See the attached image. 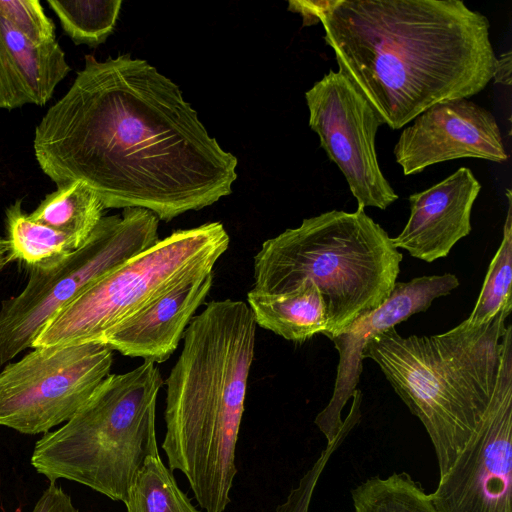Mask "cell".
<instances>
[{
	"label": "cell",
	"mask_w": 512,
	"mask_h": 512,
	"mask_svg": "<svg viewBox=\"0 0 512 512\" xmlns=\"http://www.w3.org/2000/svg\"><path fill=\"white\" fill-rule=\"evenodd\" d=\"M458 286L459 279L451 273L396 282L390 297L379 308L356 319L330 339L339 353L336 378L328 404L314 420L327 443L337 437L344 425L342 410L357 390L367 342L412 315L426 311L436 298L450 294Z\"/></svg>",
	"instance_id": "obj_13"
},
{
	"label": "cell",
	"mask_w": 512,
	"mask_h": 512,
	"mask_svg": "<svg viewBox=\"0 0 512 512\" xmlns=\"http://www.w3.org/2000/svg\"><path fill=\"white\" fill-rule=\"evenodd\" d=\"M0 15L35 45L55 41V28L37 0H0Z\"/></svg>",
	"instance_id": "obj_24"
},
{
	"label": "cell",
	"mask_w": 512,
	"mask_h": 512,
	"mask_svg": "<svg viewBox=\"0 0 512 512\" xmlns=\"http://www.w3.org/2000/svg\"><path fill=\"white\" fill-rule=\"evenodd\" d=\"M256 326L245 302H209L186 328L165 382L168 468L184 474L205 512L230 503Z\"/></svg>",
	"instance_id": "obj_3"
},
{
	"label": "cell",
	"mask_w": 512,
	"mask_h": 512,
	"mask_svg": "<svg viewBox=\"0 0 512 512\" xmlns=\"http://www.w3.org/2000/svg\"><path fill=\"white\" fill-rule=\"evenodd\" d=\"M69 71L56 40L35 45L0 15V108L45 105Z\"/></svg>",
	"instance_id": "obj_16"
},
{
	"label": "cell",
	"mask_w": 512,
	"mask_h": 512,
	"mask_svg": "<svg viewBox=\"0 0 512 512\" xmlns=\"http://www.w3.org/2000/svg\"><path fill=\"white\" fill-rule=\"evenodd\" d=\"M229 242L220 222L177 230L159 239L61 308L32 348L102 343L112 328L181 282L212 272Z\"/></svg>",
	"instance_id": "obj_7"
},
{
	"label": "cell",
	"mask_w": 512,
	"mask_h": 512,
	"mask_svg": "<svg viewBox=\"0 0 512 512\" xmlns=\"http://www.w3.org/2000/svg\"><path fill=\"white\" fill-rule=\"evenodd\" d=\"M288 9L304 25L322 23L338 70L393 130L492 79L489 20L463 1H290Z\"/></svg>",
	"instance_id": "obj_2"
},
{
	"label": "cell",
	"mask_w": 512,
	"mask_h": 512,
	"mask_svg": "<svg viewBox=\"0 0 512 512\" xmlns=\"http://www.w3.org/2000/svg\"><path fill=\"white\" fill-rule=\"evenodd\" d=\"M393 152L404 175L461 158L508 159L495 117L466 98L437 103L419 114L402 130Z\"/></svg>",
	"instance_id": "obj_12"
},
{
	"label": "cell",
	"mask_w": 512,
	"mask_h": 512,
	"mask_svg": "<svg viewBox=\"0 0 512 512\" xmlns=\"http://www.w3.org/2000/svg\"><path fill=\"white\" fill-rule=\"evenodd\" d=\"M355 512H437L430 494L407 472L372 476L351 490Z\"/></svg>",
	"instance_id": "obj_21"
},
{
	"label": "cell",
	"mask_w": 512,
	"mask_h": 512,
	"mask_svg": "<svg viewBox=\"0 0 512 512\" xmlns=\"http://www.w3.org/2000/svg\"><path fill=\"white\" fill-rule=\"evenodd\" d=\"M104 209L98 195L87 184L72 181L47 195L29 217L65 233L80 247L103 217Z\"/></svg>",
	"instance_id": "obj_18"
},
{
	"label": "cell",
	"mask_w": 512,
	"mask_h": 512,
	"mask_svg": "<svg viewBox=\"0 0 512 512\" xmlns=\"http://www.w3.org/2000/svg\"><path fill=\"white\" fill-rule=\"evenodd\" d=\"M511 71H512V53L508 51L496 58L492 79L495 83L502 85H511Z\"/></svg>",
	"instance_id": "obj_26"
},
{
	"label": "cell",
	"mask_w": 512,
	"mask_h": 512,
	"mask_svg": "<svg viewBox=\"0 0 512 512\" xmlns=\"http://www.w3.org/2000/svg\"><path fill=\"white\" fill-rule=\"evenodd\" d=\"M62 28L76 44L96 46L114 31L121 0H48Z\"/></svg>",
	"instance_id": "obj_23"
},
{
	"label": "cell",
	"mask_w": 512,
	"mask_h": 512,
	"mask_svg": "<svg viewBox=\"0 0 512 512\" xmlns=\"http://www.w3.org/2000/svg\"><path fill=\"white\" fill-rule=\"evenodd\" d=\"M437 512H512V325L487 415L430 494Z\"/></svg>",
	"instance_id": "obj_11"
},
{
	"label": "cell",
	"mask_w": 512,
	"mask_h": 512,
	"mask_svg": "<svg viewBox=\"0 0 512 512\" xmlns=\"http://www.w3.org/2000/svg\"><path fill=\"white\" fill-rule=\"evenodd\" d=\"M511 310L473 325L465 319L436 335L401 336L395 327L372 337V359L410 412L424 426L439 476L453 466L482 425L498 382L502 337Z\"/></svg>",
	"instance_id": "obj_4"
},
{
	"label": "cell",
	"mask_w": 512,
	"mask_h": 512,
	"mask_svg": "<svg viewBox=\"0 0 512 512\" xmlns=\"http://www.w3.org/2000/svg\"><path fill=\"white\" fill-rule=\"evenodd\" d=\"M11 261L10 243L8 239L0 237V272Z\"/></svg>",
	"instance_id": "obj_27"
},
{
	"label": "cell",
	"mask_w": 512,
	"mask_h": 512,
	"mask_svg": "<svg viewBox=\"0 0 512 512\" xmlns=\"http://www.w3.org/2000/svg\"><path fill=\"white\" fill-rule=\"evenodd\" d=\"M403 254L364 209L306 218L263 242L254 257V290L285 293L310 280L326 307L329 339L391 295Z\"/></svg>",
	"instance_id": "obj_5"
},
{
	"label": "cell",
	"mask_w": 512,
	"mask_h": 512,
	"mask_svg": "<svg viewBox=\"0 0 512 512\" xmlns=\"http://www.w3.org/2000/svg\"><path fill=\"white\" fill-rule=\"evenodd\" d=\"M156 363L109 374L65 424L36 442L31 465L50 483L66 479L125 502L146 456L157 445Z\"/></svg>",
	"instance_id": "obj_6"
},
{
	"label": "cell",
	"mask_w": 512,
	"mask_h": 512,
	"mask_svg": "<svg viewBox=\"0 0 512 512\" xmlns=\"http://www.w3.org/2000/svg\"><path fill=\"white\" fill-rule=\"evenodd\" d=\"M213 283V271L189 278L112 328L102 343L129 357L166 361L177 349Z\"/></svg>",
	"instance_id": "obj_15"
},
{
	"label": "cell",
	"mask_w": 512,
	"mask_h": 512,
	"mask_svg": "<svg viewBox=\"0 0 512 512\" xmlns=\"http://www.w3.org/2000/svg\"><path fill=\"white\" fill-rule=\"evenodd\" d=\"M248 306L256 325L286 340L304 342L323 334L327 326L326 307L319 288L310 280L296 289L279 294H247Z\"/></svg>",
	"instance_id": "obj_17"
},
{
	"label": "cell",
	"mask_w": 512,
	"mask_h": 512,
	"mask_svg": "<svg viewBox=\"0 0 512 512\" xmlns=\"http://www.w3.org/2000/svg\"><path fill=\"white\" fill-rule=\"evenodd\" d=\"M344 440L345 437L340 434L332 442L327 443L316 461L300 478L297 485L290 490L286 499L276 507L275 512H309L320 477L330 457Z\"/></svg>",
	"instance_id": "obj_25"
},
{
	"label": "cell",
	"mask_w": 512,
	"mask_h": 512,
	"mask_svg": "<svg viewBox=\"0 0 512 512\" xmlns=\"http://www.w3.org/2000/svg\"><path fill=\"white\" fill-rule=\"evenodd\" d=\"M112 363L101 342L34 348L0 372V426L35 435L67 422Z\"/></svg>",
	"instance_id": "obj_9"
},
{
	"label": "cell",
	"mask_w": 512,
	"mask_h": 512,
	"mask_svg": "<svg viewBox=\"0 0 512 512\" xmlns=\"http://www.w3.org/2000/svg\"><path fill=\"white\" fill-rule=\"evenodd\" d=\"M6 221L12 261L29 268L57 261L79 247L65 233L32 220L22 210L21 201L9 206Z\"/></svg>",
	"instance_id": "obj_19"
},
{
	"label": "cell",
	"mask_w": 512,
	"mask_h": 512,
	"mask_svg": "<svg viewBox=\"0 0 512 512\" xmlns=\"http://www.w3.org/2000/svg\"><path fill=\"white\" fill-rule=\"evenodd\" d=\"M124 504L126 512H200L164 465L157 445L136 473Z\"/></svg>",
	"instance_id": "obj_20"
},
{
	"label": "cell",
	"mask_w": 512,
	"mask_h": 512,
	"mask_svg": "<svg viewBox=\"0 0 512 512\" xmlns=\"http://www.w3.org/2000/svg\"><path fill=\"white\" fill-rule=\"evenodd\" d=\"M41 170L87 184L104 208L170 221L232 192L238 160L210 136L180 87L146 60L85 56L68 92L35 130Z\"/></svg>",
	"instance_id": "obj_1"
},
{
	"label": "cell",
	"mask_w": 512,
	"mask_h": 512,
	"mask_svg": "<svg viewBox=\"0 0 512 512\" xmlns=\"http://www.w3.org/2000/svg\"><path fill=\"white\" fill-rule=\"evenodd\" d=\"M507 213L503 237L488 267L476 304L467 321L482 325L492 320L501 310L512 309V192L506 190Z\"/></svg>",
	"instance_id": "obj_22"
},
{
	"label": "cell",
	"mask_w": 512,
	"mask_h": 512,
	"mask_svg": "<svg viewBox=\"0 0 512 512\" xmlns=\"http://www.w3.org/2000/svg\"><path fill=\"white\" fill-rule=\"evenodd\" d=\"M309 126L345 177L358 208L385 210L398 195L382 173L375 139L383 121L341 71L330 70L306 93Z\"/></svg>",
	"instance_id": "obj_10"
},
{
	"label": "cell",
	"mask_w": 512,
	"mask_h": 512,
	"mask_svg": "<svg viewBox=\"0 0 512 512\" xmlns=\"http://www.w3.org/2000/svg\"><path fill=\"white\" fill-rule=\"evenodd\" d=\"M158 217L143 208L102 217L67 256L29 268L25 288L0 306V365L27 348L48 321L94 282L159 241Z\"/></svg>",
	"instance_id": "obj_8"
},
{
	"label": "cell",
	"mask_w": 512,
	"mask_h": 512,
	"mask_svg": "<svg viewBox=\"0 0 512 512\" xmlns=\"http://www.w3.org/2000/svg\"><path fill=\"white\" fill-rule=\"evenodd\" d=\"M481 190L469 168L409 196L410 216L403 230L391 238L395 248L431 263L446 257L472 230L471 212Z\"/></svg>",
	"instance_id": "obj_14"
}]
</instances>
